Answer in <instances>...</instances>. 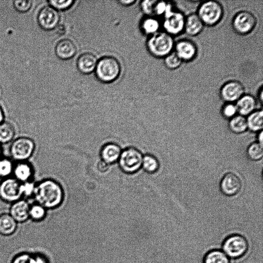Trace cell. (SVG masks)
Segmentation results:
<instances>
[{
  "label": "cell",
  "instance_id": "31",
  "mask_svg": "<svg viewBox=\"0 0 263 263\" xmlns=\"http://www.w3.org/2000/svg\"><path fill=\"white\" fill-rule=\"evenodd\" d=\"M46 210L44 206L35 202L30 205L29 217L34 220H41L45 216Z\"/></svg>",
  "mask_w": 263,
  "mask_h": 263
},
{
  "label": "cell",
  "instance_id": "25",
  "mask_svg": "<svg viewBox=\"0 0 263 263\" xmlns=\"http://www.w3.org/2000/svg\"><path fill=\"white\" fill-rule=\"evenodd\" d=\"M203 263H230V261L229 258L222 251L215 249L205 254Z\"/></svg>",
  "mask_w": 263,
  "mask_h": 263
},
{
  "label": "cell",
  "instance_id": "32",
  "mask_svg": "<svg viewBox=\"0 0 263 263\" xmlns=\"http://www.w3.org/2000/svg\"><path fill=\"white\" fill-rule=\"evenodd\" d=\"M164 62L166 67L171 69L178 68L182 62L174 51L165 57Z\"/></svg>",
  "mask_w": 263,
  "mask_h": 263
},
{
  "label": "cell",
  "instance_id": "30",
  "mask_svg": "<svg viewBox=\"0 0 263 263\" xmlns=\"http://www.w3.org/2000/svg\"><path fill=\"white\" fill-rule=\"evenodd\" d=\"M247 155L252 160L261 159L263 155L262 144L258 142L251 144L247 149Z\"/></svg>",
  "mask_w": 263,
  "mask_h": 263
},
{
  "label": "cell",
  "instance_id": "20",
  "mask_svg": "<svg viewBox=\"0 0 263 263\" xmlns=\"http://www.w3.org/2000/svg\"><path fill=\"white\" fill-rule=\"evenodd\" d=\"M97 62L95 55L90 52H85L79 57L77 67L81 72L88 74L95 70Z\"/></svg>",
  "mask_w": 263,
  "mask_h": 263
},
{
  "label": "cell",
  "instance_id": "19",
  "mask_svg": "<svg viewBox=\"0 0 263 263\" xmlns=\"http://www.w3.org/2000/svg\"><path fill=\"white\" fill-rule=\"evenodd\" d=\"M235 105L237 112L239 115L245 117L255 110L256 101L253 96L244 94L236 102Z\"/></svg>",
  "mask_w": 263,
  "mask_h": 263
},
{
  "label": "cell",
  "instance_id": "43",
  "mask_svg": "<svg viewBox=\"0 0 263 263\" xmlns=\"http://www.w3.org/2000/svg\"><path fill=\"white\" fill-rule=\"evenodd\" d=\"M120 2L123 5H130V4L134 3L135 1H133V0L121 1H120Z\"/></svg>",
  "mask_w": 263,
  "mask_h": 263
},
{
  "label": "cell",
  "instance_id": "2",
  "mask_svg": "<svg viewBox=\"0 0 263 263\" xmlns=\"http://www.w3.org/2000/svg\"><path fill=\"white\" fill-rule=\"evenodd\" d=\"M174 45L173 37L165 31L151 35L147 42L149 51L157 58L166 57L172 52Z\"/></svg>",
  "mask_w": 263,
  "mask_h": 263
},
{
  "label": "cell",
  "instance_id": "11",
  "mask_svg": "<svg viewBox=\"0 0 263 263\" xmlns=\"http://www.w3.org/2000/svg\"><path fill=\"white\" fill-rule=\"evenodd\" d=\"M243 85L237 81H230L226 83L220 91L221 99L227 103L236 102L244 95Z\"/></svg>",
  "mask_w": 263,
  "mask_h": 263
},
{
  "label": "cell",
  "instance_id": "1",
  "mask_svg": "<svg viewBox=\"0 0 263 263\" xmlns=\"http://www.w3.org/2000/svg\"><path fill=\"white\" fill-rule=\"evenodd\" d=\"M36 203L46 209L59 206L64 198L61 185L51 179H45L35 184L33 197Z\"/></svg>",
  "mask_w": 263,
  "mask_h": 263
},
{
  "label": "cell",
  "instance_id": "4",
  "mask_svg": "<svg viewBox=\"0 0 263 263\" xmlns=\"http://www.w3.org/2000/svg\"><path fill=\"white\" fill-rule=\"evenodd\" d=\"M35 149L33 140L22 136L14 139L9 147L11 159L16 162L28 161L33 155Z\"/></svg>",
  "mask_w": 263,
  "mask_h": 263
},
{
  "label": "cell",
  "instance_id": "14",
  "mask_svg": "<svg viewBox=\"0 0 263 263\" xmlns=\"http://www.w3.org/2000/svg\"><path fill=\"white\" fill-rule=\"evenodd\" d=\"M220 187L223 194L229 196H234L241 189V180L235 174L228 173L223 177Z\"/></svg>",
  "mask_w": 263,
  "mask_h": 263
},
{
  "label": "cell",
  "instance_id": "7",
  "mask_svg": "<svg viewBox=\"0 0 263 263\" xmlns=\"http://www.w3.org/2000/svg\"><path fill=\"white\" fill-rule=\"evenodd\" d=\"M248 249V243L246 238L239 234L230 235L222 243V251L229 258H240L247 253Z\"/></svg>",
  "mask_w": 263,
  "mask_h": 263
},
{
  "label": "cell",
  "instance_id": "5",
  "mask_svg": "<svg viewBox=\"0 0 263 263\" xmlns=\"http://www.w3.org/2000/svg\"><path fill=\"white\" fill-rule=\"evenodd\" d=\"M223 13L221 5L215 1L203 2L199 7L197 14L204 25L214 26L219 22Z\"/></svg>",
  "mask_w": 263,
  "mask_h": 263
},
{
  "label": "cell",
  "instance_id": "36",
  "mask_svg": "<svg viewBox=\"0 0 263 263\" xmlns=\"http://www.w3.org/2000/svg\"><path fill=\"white\" fill-rule=\"evenodd\" d=\"M50 6L55 8L56 10H65L70 7L74 1L71 0L68 1H49Z\"/></svg>",
  "mask_w": 263,
  "mask_h": 263
},
{
  "label": "cell",
  "instance_id": "15",
  "mask_svg": "<svg viewBox=\"0 0 263 263\" xmlns=\"http://www.w3.org/2000/svg\"><path fill=\"white\" fill-rule=\"evenodd\" d=\"M34 171L28 161L16 162L14 164L12 177L20 183L32 180Z\"/></svg>",
  "mask_w": 263,
  "mask_h": 263
},
{
  "label": "cell",
  "instance_id": "10",
  "mask_svg": "<svg viewBox=\"0 0 263 263\" xmlns=\"http://www.w3.org/2000/svg\"><path fill=\"white\" fill-rule=\"evenodd\" d=\"M60 17L57 10L51 6H45L39 11L37 20L40 26L46 30H50L57 27Z\"/></svg>",
  "mask_w": 263,
  "mask_h": 263
},
{
  "label": "cell",
  "instance_id": "13",
  "mask_svg": "<svg viewBox=\"0 0 263 263\" xmlns=\"http://www.w3.org/2000/svg\"><path fill=\"white\" fill-rule=\"evenodd\" d=\"M174 51L183 61L192 60L196 55L197 49L196 45L191 41L183 39L175 44Z\"/></svg>",
  "mask_w": 263,
  "mask_h": 263
},
{
  "label": "cell",
  "instance_id": "17",
  "mask_svg": "<svg viewBox=\"0 0 263 263\" xmlns=\"http://www.w3.org/2000/svg\"><path fill=\"white\" fill-rule=\"evenodd\" d=\"M121 152L120 147L115 143L105 144L101 148L100 153L101 161L108 165L111 164L118 161Z\"/></svg>",
  "mask_w": 263,
  "mask_h": 263
},
{
  "label": "cell",
  "instance_id": "6",
  "mask_svg": "<svg viewBox=\"0 0 263 263\" xmlns=\"http://www.w3.org/2000/svg\"><path fill=\"white\" fill-rule=\"evenodd\" d=\"M143 156L134 147H128L122 151L118 159L120 169L125 173L133 174L142 167Z\"/></svg>",
  "mask_w": 263,
  "mask_h": 263
},
{
  "label": "cell",
  "instance_id": "12",
  "mask_svg": "<svg viewBox=\"0 0 263 263\" xmlns=\"http://www.w3.org/2000/svg\"><path fill=\"white\" fill-rule=\"evenodd\" d=\"M185 20V17L181 12L174 11L164 19V31L172 36L180 34L184 30Z\"/></svg>",
  "mask_w": 263,
  "mask_h": 263
},
{
  "label": "cell",
  "instance_id": "9",
  "mask_svg": "<svg viewBox=\"0 0 263 263\" xmlns=\"http://www.w3.org/2000/svg\"><path fill=\"white\" fill-rule=\"evenodd\" d=\"M256 24L255 16L251 12L247 11L238 12L232 21L234 29L240 34L249 33L254 29Z\"/></svg>",
  "mask_w": 263,
  "mask_h": 263
},
{
  "label": "cell",
  "instance_id": "41",
  "mask_svg": "<svg viewBox=\"0 0 263 263\" xmlns=\"http://www.w3.org/2000/svg\"><path fill=\"white\" fill-rule=\"evenodd\" d=\"M30 263H45L44 259L40 257L31 258Z\"/></svg>",
  "mask_w": 263,
  "mask_h": 263
},
{
  "label": "cell",
  "instance_id": "33",
  "mask_svg": "<svg viewBox=\"0 0 263 263\" xmlns=\"http://www.w3.org/2000/svg\"><path fill=\"white\" fill-rule=\"evenodd\" d=\"M35 184L33 180L21 183L22 198H29L33 197Z\"/></svg>",
  "mask_w": 263,
  "mask_h": 263
},
{
  "label": "cell",
  "instance_id": "22",
  "mask_svg": "<svg viewBox=\"0 0 263 263\" xmlns=\"http://www.w3.org/2000/svg\"><path fill=\"white\" fill-rule=\"evenodd\" d=\"M248 128L253 132L261 131L263 127L262 110H254L248 116L246 119Z\"/></svg>",
  "mask_w": 263,
  "mask_h": 263
},
{
  "label": "cell",
  "instance_id": "39",
  "mask_svg": "<svg viewBox=\"0 0 263 263\" xmlns=\"http://www.w3.org/2000/svg\"><path fill=\"white\" fill-rule=\"evenodd\" d=\"M31 257L27 254H23L17 256L13 263H30Z\"/></svg>",
  "mask_w": 263,
  "mask_h": 263
},
{
  "label": "cell",
  "instance_id": "37",
  "mask_svg": "<svg viewBox=\"0 0 263 263\" xmlns=\"http://www.w3.org/2000/svg\"><path fill=\"white\" fill-rule=\"evenodd\" d=\"M157 1H144L141 3L143 11L147 15L155 14V9Z\"/></svg>",
  "mask_w": 263,
  "mask_h": 263
},
{
  "label": "cell",
  "instance_id": "44",
  "mask_svg": "<svg viewBox=\"0 0 263 263\" xmlns=\"http://www.w3.org/2000/svg\"><path fill=\"white\" fill-rule=\"evenodd\" d=\"M2 149L1 144H0V158L2 157Z\"/></svg>",
  "mask_w": 263,
  "mask_h": 263
},
{
  "label": "cell",
  "instance_id": "35",
  "mask_svg": "<svg viewBox=\"0 0 263 263\" xmlns=\"http://www.w3.org/2000/svg\"><path fill=\"white\" fill-rule=\"evenodd\" d=\"M32 2L30 0L14 1L13 6L15 10L21 13L26 12L32 6Z\"/></svg>",
  "mask_w": 263,
  "mask_h": 263
},
{
  "label": "cell",
  "instance_id": "34",
  "mask_svg": "<svg viewBox=\"0 0 263 263\" xmlns=\"http://www.w3.org/2000/svg\"><path fill=\"white\" fill-rule=\"evenodd\" d=\"M222 114L226 118L231 119L236 116L237 110L235 104L227 103L222 107Z\"/></svg>",
  "mask_w": 263,
  "mask_h": 263
},
{
  "label": "cell",
  "instance_id": "42",
  "mask_svg": "<svg viewBox=\"0 0 263 263\" xmlns=\"http://www.w3.org/2000/svg\"><path fill=\"white\" fill-rule=\"evenodd\" d=\"M4 121V113L2 107L0 106V124Z\"/></svg>",
  "mask_w": 263,
  "mask_h": 263
},
{
  "label": "cell",
  "instance_id": "38",
  "mask_svg": "<svg viewBox=\"0 0 263 263\" xmlns=\"http://www.w3.org/2000/svg\"><path fill=\"white\" fill-rule=\"evenodd\" d=\"M167 2L157 1L155 9V14L157 15H163L165 11Z\"/></svg>",
  "mask_w": 263,
  "mask_h": 263
},
{
  "label": "cell",
  "instance_id": "27",
  "mask_svg": "<svg viewBox=\"0 0 263 263\" xmlns=\"http://www.w3.org/2000/svg\"><path fill=\"white\" fill-rule=\"evenodd\" d=\"M14 163L9 158H0V179H4L12 176Z\"/></svg>",
  "mask_w": 263,
  "mask_h": 263
},
{
  "label": "cell",
  "instance_id": "16",
  "mask_svg": "<svg viewBox=\"0 0 263 263\" xmlns=\"http://www.w3.org/2000/svg\"><path fill=\"white\" fill-rule=\"evenodd\" d=\"M30 205L25 199H20L12 203L9 214L16 221H25L29 217Z\"/></svg>",
  "mask_w": 263,
  "mask_h": 263
},
{
  "label": "cell",
  "instance_id": "29",
  "mask_svg": "<svg viewBox=\"0 0 263 263\" xmlns=\"http://www.w3.org/2000/svg\"><path fill=\"white\" fill-rule=\"evenodd\" d=\"M160 23L156 18L149 17L142 22V27L144 32L148 34H154L159 31Z\"/></svg>",
  "mask_w": 263,
  "mask_h": 263
},
{
  "label": "cell",
  "instance_id": "3",
  "mask_svg": "<svg viewBox=\"0 0 263 263\" xmlns=\"http://www.w3.org/2000/svg\"><path fill=\"white\" fill-rule=\"evenodd\" d=\"M95 72L97 78L101 81L111 82L119 77L121 72V65L116 58L104 57L98 61Z\"/></svg>",
  "mask_w": 263,
  "mask_h": 263
},
{
  "label": "cell",
  "instance_id": "18",
  "mask_svg": "<svg viewBox=\"0 0 263 263\" xmlns=\"http://www.w3.org/2000/svg\"><path fill=\"white\" fill-rule=\"evenodd\" d=\"M77 50L74 43L68 39L60 40L55 48L57 55L63 60L71 59L76 54Z\"/></svg>",
  "mask_w": 263,
  "mask_h": 263
},
{
  "label": "cell",
  "instance_id": "8",
  "mask_svg": "<svg viewBox=\"0 0 263 263\" xmlns=\"http://www.w3.org/2000/svg\"><path fill=\"white\" fill-rule=\"evenodd\" d=\"M0 198L9 203L22 199L21 183L12 176L2 179L0 182Z\"/></svg>",
  "mask_w": 263,
  "mask_h": 263
},
{
  "label": "cell",
  "instance_id": "24",
  "mask_svg": "<svg viewBox=\"0 0 263 263\" xmlns=\"http://www.w3.org/2000/svg\"><path fill=\"white\" fill-rule=\"evenodd\" d=\"M16 221L10 214H3L0 216V233L3 235H10L16 229Z\"/></svg>",
  "mask_w": 263,
  "mask_h": 263
},
{
  "label": "cell",
  "instance_id": "26",
  "mask_svg": "<svg viewBox=\"0 0 263 263\" xmlns=\"http://www.w3.org/2000/svg\"><path fill=\"white\" fill-rule=\"evenodd\" d=\"M230 130L236 134L243 133L248 128L247 120L244 116H235L231 119L229 124Z\"/></svg>",
  "mask_w": 263,
  "mask_h": 263
},
{
  "label": "cell",
  "instance_id": "21",
  "mask_svg": "<svg viewBox=\"0 0 263 263\" xmlns=\"http://www.w3.org/2000/svg\"><path fill=\"white\" fill-rule=\"evenodd\" d=\"M204 25L197 14H191L185 18L184 30L188 35L195 36L201 32Z\"/></svg>",
  "mask_w": 263,
  "mask_h": 263
},
{
  "label": "cell",
  "instance_id": "40",
  "mask_svg": "<svg viewBox=\"0 0 263 263\" xmlns=\"http://www.w3.org/2000/svg\"><path fill=\"white\" fill-rule=\"evenodd\" d=\"M109 165L104 162L101 161L98 164V168L100 171L104 172L108 168Z\"/></svg>",
  "mask_w": 263,
  "mask_h": 263
},
{
  "label": "cell",
  "instance_id": "23",
  "mask_svg": "<svg viewBox=\"0 0 263 263\" xmlns=\"http://www.w3.org/2000/svg\"><path fill=\"white\" fill-rule=\"evenodd\" d=\"M15 130L10 122L4 121L0 124V144H6L14 140Z\"/></svg>",
  "mask_w": 263,
  "mask_h": 263
},
{
  "label": "cell",
  "instance_id": "28",
  "mask_svg": "<svg viewBox=\"0 0 263 263\" xmlns=\"http://www.w3.org/2000/svg\"><path fill=\"white\" fill-rule=\"evenodd\" d=\"M142 167L148 173H154L159 168V163L156 157L151 155H146L143 157Z\"/></svg>",
  "mask_w": 263,
  "mask_h": 263
}]
</instances>
